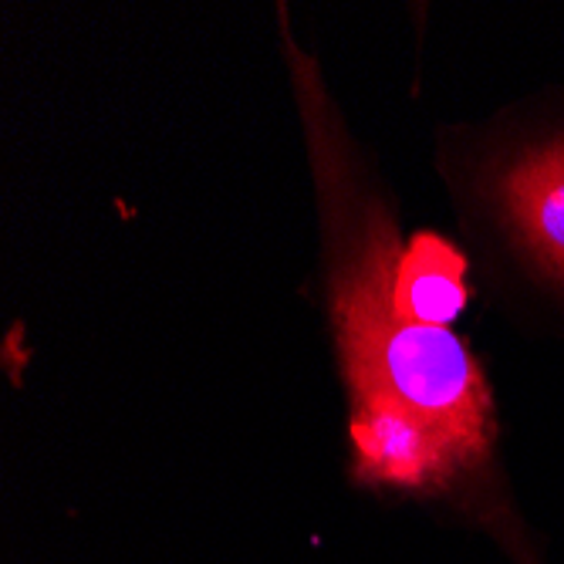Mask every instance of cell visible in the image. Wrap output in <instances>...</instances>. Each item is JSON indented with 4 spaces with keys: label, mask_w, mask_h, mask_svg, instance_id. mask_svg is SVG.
<instances>
[{
    "label": "cell",
    "mask_w": 564,
    "mask_h": 564,
    "mask_svg": "<svg viewBox=\"0 0 564 564\" xmlns=\"http://www.w3.org/2000/svg\"><path fill=\"white\" fill-rule=\"evenodd\" d=\"M278 34L315 199V291L345 399L348 484L470 528L510 564H547L507 477L484 358L456 328L420 322L395 297L399 196L284 4Z\"/></svg>",
    "instance_id": "obj_1"
},
{
    "label": "cell",
    "mask_w": 564,
    "mask_h": 564,
    "mask_svg": "<svg viewBox=\"0 0 564 564\" xmlns=\"http://www.w3.org/2000/svg\"><path fill=\"white\" fill-rule=\"evenodd\" d=\"M436 170L503 312L564 335V95L443 126Z\"/></svg>",
    "instance_id": "obj_2"
},
{
    "label": "cell",
    "mask_w": 564,
    "mask_h": 564,
    "mask_svg": "<svg viewBox=\"0 0 564 564\" xmlns=\"http://www.w3.org/2000/svg\"><path fill=\"white\" fill-rule=\"evenodd\" d=\"M395 297L420 322L456 328L470 304V258L440 230L405 234L395 264Z\"/></svg>",
    "instance_id": "obj_3"
}]
</instances>
